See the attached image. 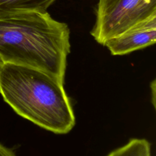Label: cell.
I'll use <instances>...</instances> for the list:
<instances>
[{
    "label": "cell",
    "instance_id": "6da1fadb",
    "mask_svg": "<svg viewBox=\"0 0 156 156\" xmlns=\"http://www.w3.org/2000/svg\"><path fill=\"white\" fill-rule=\"evenodd\" d=\"M70 30L47 11L15 12L0 18V60L34 68L64 83Z\"/></svg>",
    "mask_w": 156,
    "mask_h": 156
},
{
    "label": "cell",
    "instance_id": "7a4b0ae2",
    "mask_svg": "<svg viewBox=\"0 0 156 156\" xmlns=\"http://www.w3.org/2000/svg\"><path fill=\"white\" fill-rule=\"evenodd\" d=\"M63 83L41 70L0 63V94L20 116L57 134L68 133L75 116Z\"/></svg>",
    "mask_w": 156,
    "mask_h": 156
},
{
    "label": "cell",
    "instance_id": "3957f363",
    "mask_svg": "<svg viewBox=\"0 0 156 156\" xmlns=\"http://www.w3.org/2000/svg\"><path fill=\"white\" fill-rule=\"evenodd\" d=\"M156 14V0H99L91 35L104 46L110 38Z\"/></svg>",
    "mask_w": 156,
    "mask_h": 156
},
{
    "label": "cell",
    "instance_id": "277c9868",
    "mask_svg": "<svg viewBox=\"0 0 156 156\" xmlns=\"http://www.w3.org/2000/svg\"><path fill=\"white\" fill-rule=\"evenodd\" d=\"M156 41V14L132 26L104 44L113 55H122L143 49Z\"/></svg>",
    "mask_w": 156,
    "mask_h": 156
},
{
    "label": "cell",
    "instance_id": "5b68a950",
    "mask_svg": "<svg viewBox=\"0 0 156 156\" xmlns=\"http://www.w3.org/2000/svg\"><path fill=\"white\" fill-rule=\"evenodd\" d=\"M56 0H0V18L27 10L47 11Z\"/></svg>",
    "mask_w": 156,
    "mask_h": 156
},
{
    "label": "cell",
    "instance_id": "8992f818",
    "mask_svg": "<svg viewBox=\"0 0 156 156\" xmlns=\"http://www.w3.org/2000/svg\"><path fill=\"white\" fill-rule=\"evenodd\" d=\"M107 156H152L151 144L144 138H132Z\"/></svg>",
    "mask_w": 156,
    "mask_h": 156
},
{
    "label": "cell",
    "instance_id": "52a82bcc",
    "mask_svg": "<svg viewBox=\"0 0 156 156\" xmlns=\"http://www.w3.org/2000/svg\"><path fill=\"white\" fill-rule=\"evenodd\" d=\"M0 156H16L15 152L10 148L0 143Z\"/></svg>",
    "mask_w": 156,
    "mask_h": 156
},
{
    "label": "cell",
    "instance_id": "ba28073f",
    "mask_svg": "<svg viewBox=\"0 0 156 156\" xmlns=\"http://www.w3.org/2000/svg\"><path fill=\"white\" fill-rule=\"evenodd\" d=\"M151 95L152 96V103L154 106L155 107V81L154 80V81L151 84Z\"/></svg>",
    "mask_w": 156,
    "mask_h": 156
},
{
    "label": "cell",
    "instance_id": "9c48e42d",
    "mask_svg": "<svg viewBox=\"0 0 156 156\" xmlns=\"http://www.w3.org/2000/svg\"><path fill=\"white\" fill-rule=\"evenodd\" d=\"M1 63V60H0V63Z\"/></svg>",
    "mask_w": 156,
    "mask_h": 156
}]
</instances>
